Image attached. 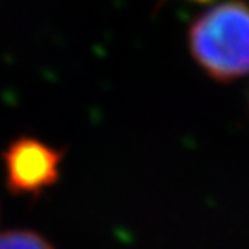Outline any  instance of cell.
<instances>
[{
  "label": "cell",
  "instance_id": "1",
  "mask_svg": "<svg viewBox=\"0 0 249 249\" xmlns=\"http://www.w3.org/2000/svg\"><path fill=\"white\" fill-rule=\"evenodd\" d=\"M189 49L202 70L218 82L249 73V5L229 0L206 11L189 30Z\"/></svg>",
  "mask_w": 249,
  "mask_h": 249
},
{
  "label": "cell",
  "instance_id": "2",
  "mask_svg": "<svg viewBox=\"0 0 249 249\" xmlns=\"http://www.w3.org/2000/svg\"><path fill=\"white\" fill-rule=\"evenodd\" d=\"M2 160L9 191L36 196L57 182L62 152L33 137H19L7 145Z\"/></svg>",
  "mask_w": 249,
  "mask_h": 249
},
{
  "label": "cell",
  "instance_id": "3",
  "mask_svg": "<svg viewBox=\"0 0 249 249\" xmlns=\"http://www.w3.org/2000/svg\"><path fill=\"white\" fill-rule=\"evenodd\" d=\"M0 249H54V246L31 230H9L0 233Z\"/></svg>",
  "mask_w": 249,
  "mask_h": 249
},
{
  "label": "cell",
  "instance_id": "4",
  "mask_svg": "<svg viewBox=\"0 0 249 249\" xmlns=\"http://www.w3.org/2000/svg\"><path fill=\"white\" fill-rule=\"evenodd\" d=\"M192 2H210V0H192Z\"/></svg>",
  "mask_w": 249,
  "mask_h": 249
}]
</instances>
